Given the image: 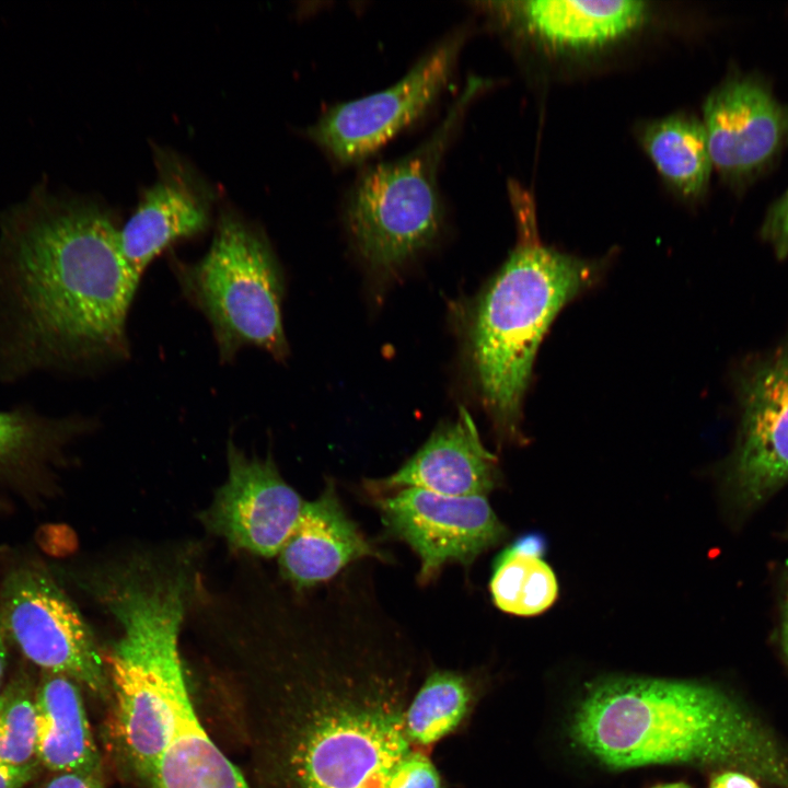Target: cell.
Segmentation results:
<instances>
[{"label":"cell","instance_id":"obj_1","mask_svg":"<svg viewBox=\"0 0 788 788\" xmlns=\"http://www.w3.org/2000/svg\"><path fill=\"white\" fill-rule=\"evenodd\" d=\"M289 622L271 788H443L429 749L407 729L415 646L371 579L344 573Z\"/></svg>","mask_w":788,"mask_h":788},{"label":"cell","instance_id":"obj_19","mask_svg":"<svg viewBox=\"0 0 788 788\" xmlns=\"http://www.w3.org/2000/svg\"><path fill=\"white\" fill-rule=\"evenodd\" d=\"M146 788H250L200 725L190 698Z\"/></svg>","mask_w":788,"mask_h":788},{"label":"cell","instance_id":"obj_28","mask_svg":"<svg viewBox=\"0 0 788 788\" xmlns=\"http://www.w3.org/2000/svg\"><path fill=\"white\" fill-rule=\"evenodd\" d=\"M709 788H762L757 780L741 770L722 769L715 774L709 783Z\"/></svg>","mask_w":788,"mask_h":788},{"label":"cell","instance_id":"obj_3","mask_svg":"<svg viewBox=\"0 0 788 788\" xmlns=\"http://www.w3.org/2000/svg\"><path fill=\"white\" fill-rule=\"evenodd\" d=\"M573 743L602 766L737 769L788 788V750L740 699L708 683L610 676L589 684L570 720Z\"/></svg>","mask_w":788,"mask_h":788},{"label":"cell","instance_id":"obj_8","mask_svg":"<svg viewBox=\"0 0 788 788\" xmlns=\"http://www.w3.org/2000/svg\"><path fill=\"white\" fill-rule=\"evenodd\" d=\"M734 385L739 425L725 482L735 508L749 511L788 483V334L744 360Z\"/></svg>","mask_w":788,"mask_h":788},{"label":"cell","instance_id":"obj_25","mask_svg":"<svg viewBox=\"0 0 788 788\" xmlns=\"http://www.w3.org/2000/svg\"><path fill=\"white\" fill-rule=\"evenodd\" d=\"M760 236L772 247L777 259L788 256V189L769 206Z\"/></svg>","mask_w":788,"mask_h":788},{"label":"cell","instance_id":"obj_23","mask_svg":"<svg viewBox=\"0 0 788 788\" xmlns=\"http://www.w3.org/2000/svg\"><path fill=\"white\" fill-rule=\"evenodd\" d=\"M81 418H49L27 406L0 410V466L30 461L86 427Z\"/></svg>","mask_w":788,"mask_h":788},{"label":"cell","instance_id":"obj_30","mask_svg":"<svg viewBox=\"0 0 788 788\" xmlns=\"http://www.w3.org/2000/svg\"><path fill=\"white\" fill-rule=\"evenodd\" d=\"M7 634L4 631V628L1 623L0 618V687L3 682L5 667H7V657H8V650H7Z\"/></svg>","mask_w":788,"mask_h":788},{"label":"cell","instance_id":"obj_13","mask_svg":"<svg viewBox=\"0 0 788 788\" xmlns=\"http://www.w3.org/2000/svg\"><path fill=\"white\" fill-rule=\"evenodd\" d=\"M303 505L270 456L246 455L231 440L227 480L204 513V521L235 548L273 557L292 533Z\"/></svg>","mask_w":788,"mask_h":788},{"label":"cell","instance_id":"obj_12","mask_svg":"<svg viewBox=\"0 0 788 788\" xmlns=\"http://www.w3.org/2000/svg\"><path fill=\"white\" fill-rule=\"evenodd\" d=\"M379 508L387 533L418 556L422 584L447 564L470 566L509 533L486 496H445L409 487L382 498Z\"/></svg>","mask_w":788,"mask_h":788},{"label":"cell","instance_id":"obj_4","mask_svg":"<svg viewBox=\"0 0 788 788\" xmlns=\"http://www.w3.org/2000/svg\"><path fill=\"white\" fill-rule=\"evenodd\" d=\"M515 211L519 240L480 299L472 357L498 434L522 440V405L541 340L557 313L598 280L601 266L540 243L534 210Z\"/></svg>","mask_w":788,"mask_h":788},{"label":"cell","instance_id":"obj_18","mask_svg":"<svg viewBox=\"0 0 788 788\" xmlns=\"http://www.w3.org/2000/svg\"><path fill=\"white\" fill-rule=\"evenodd\" d=\"M36 758L54 773L100 769L97 748L78 683L44 671L35 688Z\"/></svg>","mask_w":788,"mask_h":788},{"label":"cell","instance_id":"obj_26","mask_svg":"<svg viewBox=\"0 0 788 788\" xmlns=\"http://www.w3.org/2000/svg\"><path fill=\"white\" fill-rule=\"evenodd\" d=\"M37 788H105L100 769L55 773Z\"/></svg>","mask_w":788,"mask_h":788},{"label":"cell","instance_id":"obj_2","mask_svg":"<svg viewBox=\"0 0 788 788\" xmlns=\"http://www.w3.org/2000/svg\"><path fill=\"white\" fill-rule=\"evenodd\" d=\"M113 216L44 182L0 216V378L80 370L129 352L141 277Z\"/></svg>","mask_w":788,"mask_h":788},{"label":"cell","instance_id":"obj_27","mask_svg":"<svg viewBox=\"0 0 788 788\" xmlns=\"http://www.w3.org/2000/svg\"><path fill=\"white\" fill-rule=\"evenodd\" d=\"M36 760L24 765H10L0 762V788H24L40 772Z\"/></svg>","mask_w":788,"mask_h":788},{"label":"cell","instance_id":"obj_29","mask_svg":"<svg viewBox=\"0 0 788 788\" xmlns=\"http://www.w3.org/2000/svg\"><path fill=\"white\" fill-rule=\"evenodd\" d=\"M780 645L785 656L788 658V593L781 609Z\"/></svg>","mask_w":788,"mask_h":788},{"label":"cell","instance_id":"obj_14","mask_svg":"<svg viewBox=\"0 0 788 788\" xmlns=\"http://www.w3.org/2000/svg\"><path fill=\"white\" fill-rule=\"evenodd\" d=\"M514 37L558 55H588L611 48L640 32L651 18L649 3L634 0H522L477 3Z\"/></svg>","mask_w":788,"mask_h":788},{"label":"cell","instance_id":"obj_20","mask_svg":"<svg viewBox=\"0 0 788 788\" xmlns=\"http://www.w3.org/2000/svg\"><path fill=\"white\" fill-rule=\"evenodd\" d=\"M640 143L665 183L681 197L697 200L714 169L703 121L674 114L645 124Z\"/></svg>","mask_w":788,"mask_h":788},{"label":"cell","instance_id":"obj_21","mask_svg":"<svg viewBox=\"0 0 788 788\" xmlns=\"http://www.w3.org/2000/svg\"><path fill=\"white\" fill-rule=\"evenodd\" d=\"M546 541L540 533H528L505 547L493 564L489 591L494 604L517 616H535L557 600L559 586L544 559Z\"/></svg>","mask_w":788,"mask_h":788},{"label":"cell","instance_id":"obj_10","mask_svg":"<svg viewBox=\"0 0 788 788\" xmlns=\"http://www.w3.org/2000/svg\"><path fill=\"white\" fill-rule=\"evenodd\" d=\"M0 618L7 637L46 672L69 676L97 696L109 681L92 633L77 607L44 570L12 571L1 591Z\"/></svg>","mask_w":788,"mask_h":788},{"label":"cell","instance_id":"obj_17","mask_svg":"<svg viewBox=\"0 0 788 788\" xmlns=\"http://www.w3.org/2000/svg\"><path fill=\"white\" fill-rule=\"evenodd\" d=\"M210 223L209 204L178 172H166L150 186L119 231L130 268L140 277L173 243L202 233Z\"/></svg>","mask_w":788,"mask_h":788},{"label":"cell","instance_id":"obj_7","mask_svg":"<svg viewBox=\"0 0 788 788\" xmlns=\"http://www.w3.org/2000/svg\"><path fill=\"white\" fill-rule=\"evenodd\" d=\"M173 271L184 297L210 324L222 362L247 346L277 360L288 356L282 271L260 229L225 210L208 252L195 263L174 260Z\"/></svg>","mask_w":788,"mask_h":788},{"label":"cell","instance_id":"obj_24","mask_svg":"<svg viewBox=\"0 0 788 788\" xmlns=\"http://www.w3.org/2000/svg\"><path fill=\"white\" fill-rule=\"evenodd\" d=\"M35 688L27 673H19L0 692V762L24 765L36 761Z\"/></svg>","mask_w":788,"mask_h":788},{"label":"cell","instance_id":"obj_6","mask_svg":"<svg viewBox=\"0 0 788 788\" xmlns=\"http://www.w3.org/2000/svg\"><path fill=\"white\" fill-rule=\"evenodd\" d=\"M488 85L471 77L433 131L415 149L364 170L348 194L345 222L360 255L391 270L430 245L444 216L438 172L475 97Z\"/></svg>","mask_w":788,"mask_h":788},{"label":"cell","instance_id":"obj_22","mask_svg":"<svg viewBox=\"0 0 788 788\" xmlns=\"http://www.w3.org/2000/svg\"><path fill=\"white\" fill-rule=\"evenodd\" d=\"M473 703L474 688L464 674L441 669L428 673L414 692L407 709L412 740L429 749L463 723Z\"/></svg>","mask_w":788,"mask_h":788},{"label":"cell","instance_id":"obj_9","mask_svg":"<svg viewBox=\"0 0 788 788\" xmlns=\"http://www.w3.org/2000/svg\"><path fill=\"white\" fill-rule=\"evenodd\" d=\"M467 30L459 27L393 85L325 112L308 137L339 164L358 163L421 117L453 76Z\"/></svg>","mask_w":788,"mask_h":788},{"label":"cell","instance_id":"obj_16","mask_svg":"<svg viewBox=\"0 0 788 788\" xmlns=\"http://www.w3.org/2000/svg\"><path fill=\"white\" fill-rule=\"evenodd\" d=\"M497 457L482 443L475 424L459 416L436 430L394 474L379 480L383 489L420 488L445 496H486L500 483Z\"/></svg>","mask_w":788,"mask_h":788},{"label":"cell","instance_id":"obj_15","mask_svg":"<svg viewBox=\"0 0 788 788\" xmlns=\"http://www.w3.org/2000/svg\"><path fill=\"white\" fill-rule=\"evenodd\" d=\"M278 555L282 576L297 591L334 580L354 561L385 558L347 514L333 483L316 499L304 501Z\"/></svg>","mask_w":788,"mask_h":788},{"label":"cell","instance_id":"obj_5","mask_svg":"<svg viewBox=\"0 0 788 788\" xmlns=\"http://www.w3.org/2000/svg\"><path fill=\"white\" fill-rule=\"evenodd\" d=\"M108 591L121 626L109 657L115 726L132 770L144 783L173 737L189 698L178 650L185 614L182 576L128 573Z\"/></svg>","mask_w":788,"mask_h":788},{"label":"cell","instance_id":"obj_31","mask_svg":"<svg viewBox=\"0 0 788 788\" xmlns=\"http://www.w3.org/2000/svg\"><path fill=\"white\" fill-rule=\"evenodd\" d=\"M651 788H692V787L688 786V785L685 784V783L675 781V783L659 784V785H656V786H653V787H651Z\"/></svg>","mask_w":788,"mask_h":788},{"label":"cell","instance_id":"obj_11","mask_svg":"<svg viewBox=\"0 0 788 788\" xmlns=\"http://www.w3.org/2000/svg\"><path fill=\"white\" fill-rule=\"evenodd\" d=\"M703 118L712 166L733 189L753 184L788 148V104L760 74L726 78L707 96Z\"/></svg>","mask_w":788,"mask_h":788}]
</instances>
